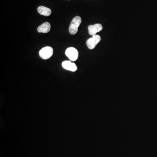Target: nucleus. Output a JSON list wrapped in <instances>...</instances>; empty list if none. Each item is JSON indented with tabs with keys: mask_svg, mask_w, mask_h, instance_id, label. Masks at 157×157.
<instances>
[{
	"mask_svg": "<svg viewBox=\"0 0 157 157\" xmlns=\"http://www.w3.org/2000/svg\"><path fill=\"white\" fill-rule=\"evenodd\" d=\"M82 22L80 16H76L72 21L69 28V32L71 35H75L78 31V28Z\"/></svg>",
	"mask_w": 157,
	"mask_h": 157,
	"instance_id": "obj_1",
	"label": "nucleus"
},
{
	"mask_svg": "<svg viewBox=\"0 0 157 157\" xmlns=\"http://www.w3.org/2000/svg\"><path fill=\"white\" fill-rule=\"evenodd\" d=\"M53 53V49L50 46H46L39 51V56L43 60H47L52 57Z\"/></svg>",
	"mask_w": 157,
	"mask_h": 157,
	"instance_id": "obj_2",
	"label": "nucleus"
},
{
	"mask_svg": "<svg viewBox=\"0 0 157 157\" xmlns=\"http://www.w3.org/2000/svg\"><path fill=\"white\" fill-rule=\"evenodd\" d=\"M65 53L66 56L72 61H75L78 58V51L74 48L70 47L67 48L65 51Z\"/></svg>",
	"mask_w": 157,
	"mask_h": 157,
	"instance_id": "obj_3",
	"label": "nucleus"
},
{
	"mask_svg": "<svg viewBox=\"0 0 157 157\" xmlns=\"http://www.w3.org/2000/svg\"><path fill=\"white\" fill-rule=\"evenodd\" d=\"M101 40V37L98 35H95L88 39L87 42V46L89 49H93Z\"/></svg>",
	"mask_w": 157,
	"mask_h": 157,
	"instance_id": "obj_4",
	"label": "nucleus"
},
{
	"mask_svg": "<svg viewBox=\"0 0 157 157\" xmlns=\"http://www.w3.org/2000/svg\"><path fill=\"white\" fill-rule=\"evenodd\" d=\"M89 33L90 36L96 35L97 32H99L103 29V26L100 24H96L94 25H90L88 27Z\"/></svg>",
	"mask_w": 157,
	"mask_h": 157,
	"instance_id": "obj_5",
	"label": "nucleus"
},
{
	"mask_svg": "<svg viewBox=\"0 0 157 157\" xmlns=\"http://www.w3.org/2000/svg\"><path fill=\"white\" fill-rule=\"evenodd\" d=\"M62 66L64 69L72 72H75L77 70L76 64L72 63L70 61H65L62 63Z\"/></svg>",
	"mask_w": 157,
	"mask_h": 157,
	"instance_id": "obj_6",
	"label": "nucleus"
},
{
	"mask_svg": "<svg viewBox=\"0 0 157 157\" xmlns=\"http://www.w3.org/2000/svg\"><path fill=\"white\" fill-rule=\"evenodd\" d=\"M51 29V25L48 22H45L39 26L37 28V31L39 33H48Z\"/></svg>",
	"mask_w": 157,
	"mask_h": 157,
	"instance_id": "obj_7",
	"label": "nucleus"
},
{
	"mask_svg": "<svg viewBox=\"0 0 157 157\" xmlns=\"http://www.w3.org/2000/svg\"><path fill=\"white\" fill-rule=\"evenodd\" d=\"M38 11L40 15L45 16H49L52 13V11L50 9L43 6H40L38 7Z\"/></svg>",
	"mask_w": 157,
	"mask_h": 157,
	"instance_id": "obj_8",
	"label": "nucleus"
}]
</instances>
